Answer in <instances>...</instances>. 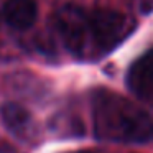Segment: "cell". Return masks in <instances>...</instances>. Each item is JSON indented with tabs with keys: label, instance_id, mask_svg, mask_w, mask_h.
Wrapping results in <instances>:
<instances>
[{
	"label": "cell",
	"instance_id": "9c48e42d",
	"mask_svg": "<svg viewBox=\"0 0 153 153\" xmlns=\"http://www.w3.org/2000/svg\"><path fill=\"white\" fill-rule=\"evenodd\" d=\"M73 153H96V152H91V150H81V152H73Z\"/></svg>",
	"mask_w": 153,
	"mask_h": 153
},
{
	"label": "cell",
	"instance_id": "ba28073f",
	"mask_svg": "<svg viewBox=\"0 0 153 153\" xmlns=\"http://www.w3.org/2000/svg\"><path fill=\"white\" fill-rule=\"evenodd\" d=\"M0 153H17V152H15L12 146H8L4 143V145H0Z\"/></svg>",
	"mask_w": 153,
	"mask_h": 153
},
{
	"label": "cell",
	"instance_id": "277c9868",
	"mask_svg": "<svg viewBox=\"0 0 153 153\" xmlns=\"http://www.w3.org/2000/svg\"><path fill=\"white\" fill-rule=\"evenodd\" d=\"M127 86L138 99L153 104V50L140 56L130 66Z\"/></svg>",
	"mask_w": 153,
	"mask_h": 153
},
{
	"label": "cell",
	"instance_id": "8992f818",
	"mask_svg": "<svg viewBox=\"0 0 153 153\" xmlns=\"http://www.w3.org/2000/svg\"><path fill=\"white\" fill-rule=\"evenodd\" d=\"M2 120L7 127L8 132L17 135L18 138H28L33 133V119L31 114L25 109L23 105L17 102H7L2 107Z\"/></svg>",
	"mask_w": 153,
	"mask_h": 153
},
{
	"label": "cell",
	"instance_id": "6da1fadb",
	"mask_svg": "<svg viewBox=\"0 0 153 153\" xmlns=\"http://www.w3.org/2000/svg\"><path fill=\"white\" fill-rule=\"evenodd\" d=\"M91 104L96 138L115 143H145L153 138V119L127 97L97 89Z\"/></svg>",
	"mask_w": 153,
	"mask_h": 153
},
{
	"label": "cell",
	"instance_id": "5b68a950",
	"mask_svg": "<svg viewBox=\"0 0 153 153\" xmlns=\"http://www.w3.org/2000/svg\"><path fill=\"white\" fill-rule=\"evenodd\" d=\"M38 17L35 0H7L4 5V18L15 30H28Z\"/></svg>",
	"mask_w": 153,
	"mask_h": 153
},
{
	"label": "cell",
	"instance_id": "3957f363",
	"mask_svg": "<svg viewBox=\"0 0 153 153\" xmlns=\"http://www.w3.org/2000/svg\"><path fill=\"white\" fill-rule=\"evenodd\" d=\"M89 20L100 56L112 51L135 28L133 20H130L127 15L109 8H97L94 12H89Z\"/></svg>",
	"mask_w": 153,
	"mask_h": 153
},
{
	"label": "cell",
	"instance_id": "7a4b0ae2",
	"mask_svg": "<svg viewBox=\"0 0 153 153\" xmlns=\"http://www.w3.org/2000/svg\"><path fill=\"white\" fill-rule=\"evenodd\" d=\"M56 30L63 45L71 54L79 59L100 58L92 35L89 12H84L77 5H66L56 13Z\"/></svg>",
	"mask_w": 153,
	"mask_h": 153
},
{
	"label": "cell",
	"instance_id": "52a82bcc",
	"mask_svg": "<svg viewBox=\"0 0 153 153\" xmlns=\"http://www.w3.org/2000/svg\"><path fill=\"white\" fill-rule=\"evenodd\" d=\"M50 128L54 135L61 138H77L84 135V123L77 115L71 112H61L56 114L50 120Z\"/></svg>",
	"mask_w": 153,
	"mask_h": 153
}]
</instances>
